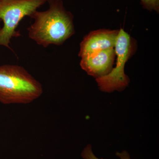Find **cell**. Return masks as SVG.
Instances as JSON below:
<instances>
[{"instance_id":"1","label":"cell","mask_w":159,"mask_h":159,"mask_svg":"<svg viewBox=\"0 0 159 159\" xmlns=\"http://www.w3.org/2000/svg\"><path fill=\"white\" fill-rule=\"evenodd\" d=\"M47 2L49 9L34 11L30 16L34 23L27 29L29 38L45 48L50 45H61L75 33L74 16L66 10L62 0Z\"/></svg>"},{"instance_id":"2","label":"cell","mask_w":159,"mask_h":159,"mask_svg":"<svg viewBox=\"0 0 159 159\" xmlns=\"http://www.w3.org/2000/svg\"><path fill=\"white\" fill-rule=\"evenodd\" d=\"M43 86L25 68L0 66V102L5 105L27 104L41 96Z\"/></svg>"},{"instance_id":"3","label":"cell","mask_w":159,"mask_h":159,"mask_svg":"<svg viewBox=\"0 0 159 159\" xmlns=\"http://www.w3.org/2000/svg\"><path fill=\"white\" fill-rule=\"evenodd\" d=\"M47 0H0V20L3 27L0 30V46L11 49L9 44L13 38L20 36L17 31L20 22L30 16Z\"/></svg>"},{"instance_id":"4","label":"cell","mask_w":159,"mask_h":159,"mask_svg":"<svg viewBox=\"0 0 159 159\" xmlns=\"http://www.w3.org/2000/svg\"><path fill=\"white\" fill-rule=\"evenodd\" d=\"M114 49L117 56L116 67L107 75L96 79L99 89L105 93L122 91L129 83L124 68L131 53V41L130 35L123 29L119 30Z\"/></svg>"},{"instance_id":"5","label":"cell","mask_w":159,"mask_h":159,"mask_svg":"<svg viewBox=\"0 0 159 159\" xmlns=\"http://www.w3.org/2000/svg\"><path fill=\"white\" fill-rule=\"evenodd\" d=\"M119 30L100 29L92 31L80 43L79 57H82L110 48H114Z\"/></svg>"},{"instance_id":"6","label":"cell","mask_w":159,"mask_h":159,"mask_svg":"<svg viewBox=\"0 0 159 159\" xmlns=\"http://www.w3.org/2000/svg\"><path fill=\"white\" fill-rule=\"evenodd\" d=\"M116 55L115 49H106L81 57L80 66L89 75L99 78L111 70Z\"/></svg>"},{"instance_id":"7","label":"cell","mask_w":159,"mask_h":159,"mask_svg":"<svg viewBox=\"0 0 159 159\" xmlns=\"http://www.w3.org/2000/svg\"><path fill=\"white\" fill-rule=\"evenodd\" d=\"M143 7L149 11H159V0H140Z\"/></svg>"},{"instance_id":"8","label":"cell","mask_w":159,"mask_h":159,"mask_svg":"<svg viewBox=\"0 0 159 159\" xmlns=\"http://www.w3.org/2000/svg\"><path fill=\"white\" fill-rule=\"evenodd\" d=\"M81 156L84 159H103L98 158L94 154L91 145H88L83 149Z\"/></svg>"},{"instance_id":"9","label":"cell","mask_w":159,"mask_h":159,"mask_svg":"<svg viewBox=\"0 0 159 159\" xmlns=\"http://www.w3.org/2000/svg\"><path fill=\"white\" fill-rule=\"evenodd\" d=\"M116 155L120 159H130L129 154L126 151H123L121 152H117L116 153Z\"/></svg>"},{"instance_id":"10","label":"cell","mask_w":159,"mask_h":159,"mask_svg":"<svg viewBox=\"0 0 159 159\" xmlns=\"http://www.w3.org/2000/svg\"><path fill=\"white\" fill-rule=\"evenodd\" d=\"M1 20H0V30H1V29H2V27H1Z\"/></svg>"}]
</instances>
